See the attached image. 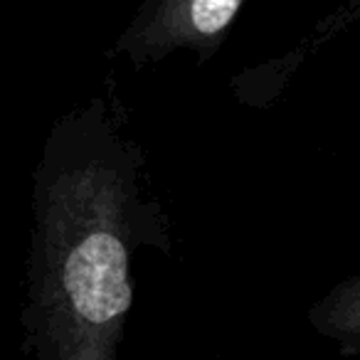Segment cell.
<instances>
[{
  "instance_id": "obj_1",
  "label": "cell",
  "mask_w": 360,
  "mask_h": 360,
  "mask_svg": "<svg viewBox=\"0 0 360 360\" xmlns=\"http://www.w3.org/2000/svg\"><path fill=\"white\" fill-rule=\"evenodd\" d=\"M20 323L32 360H119L141 247L170 252L168 215L114 84L52 124L32 175Z\"/></svg>"
},
{
  "instance_id": "obj_2",
  "label": "cell",
  "mask_w": 360,
  "mask_h": 360,
  "mask_svg": "<svg viewBox=\"0 0 360 360\" xmlns=\"http://www.w3.org/2000/svg\"><path fill=\"white\" fill-rule=\"evenodd\" d=\"M245 0H148L116 37L114 52L141 67L191 50L210 60L225 42Z\"/></svg>"
},
{
  "instance_id": "obj_3",
  "label": "cell",
  "mask_w": 360,
  "mask_h": 360,
  "mask_svg": "<svg viewBox=\"0 0 360 360\" xmlns=\"http://www.w3.org/2000/svg\"><path fill=\"white\" fill-rule=\"evenodd\" d=\"M309 323L319 335L338 343L345 353L360 350V271L345 276L314 301Z\"/></svg>"
}]
</instances>
